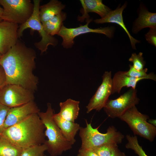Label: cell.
Wrapping results in <instances>:
<instances>
[{
    "instance_id": "obj_13",
    "label": "cell",
    "mask_w": 156,
    "mask_h": 156,
    "mask_svg": "<svg viewBox=\"0 0 156 156\" xmlns=\"http://www.w3.org/2000/svg\"><path fill=\"white\" fill-rule=\"evenodd\" d=\"M18 24L2 21H0V53H6L17 42Z\"/></svg>"
},
{
    "instance_id": "obj_10",
    "label": "cell",
    "mask_w": 156,
    "mask_h": 156,
    "mask_svg": "<svg viewBox=\"0 0 156 156\" xmlns=\"http://www.w3.org/2000/svg\"><path fill=\"white\" fill-rule=\"evenodd\" d=\"M92 21V18L86 20V23L84 25L74 28H68L63 25L57 35L62 39V44L64 48H71L74 45V38L80 35L89 33H95L104 34L110 38L113 34V29L111 27L92 29L88 27L89 23Z\"/></svg>"
},
{
    "instance_id": "obj_4",
    "label": "cell",
    "mask_w": 156,
    "mask_h": 156,
    "mask_svg": "<svg viewBox=\"0 0 156 156\" xmlns=\"http://www.w3.org/2000/svg\"><path fill=\"white\" fill-rule=\"evenodd\" d=\"M86 127H80L79 135L81 140V149H93L102 145L108 144H118L121 143L124 135L113 126L109 127L105 133L98 131L99 127L94 128L91 123L86 120Z\"/></svg>"
},
{
    "instance_id": "obj_22",
    "label": "cell",
    "mask_w": 156,
    "mask_h": 156,
    "mask_svg": "<svg viewBox=\"0 0 156 156\" xmlns=\"http://www.w3.org/2000/svg\"><path fill=\"white\" fill-rule=\"evenodd\" d=\"M22 150L1 135L0 138V156H20Z\"/></svg>"
},
{
    "instance_id": "obj_15",
    "label": "cell",
    "mask_w": 156,
    "mask_h": 156,
    "mask_svg": "<svg viewBox=\"0 0 156 156\" xmlns=\"http://www.w3.org/2000/svg\"><path fill=\"white\" fill-rule=\"evenodd\" d=\"M127 4L125 3L120 8H118L113 11H111L104 17L94 20V22L97 24L112 23L117 24L121 27L127 34L132 48L135 49V44L139 41L133 38L130 34L124 23L122 13L125 8Z\"/></svg>"
},
{
    "instance_id": "obj_3",
    "label": "cell",
    "mask_w": 156,
    "mask_h": 156,
    "mask_svg": "<svg viewBox=\"0 0 156 156\" xmlns=\"http://www.w3.org/2000/svg\"><path fill=\"white\" fill-rule=\"evenodd\" d=\"M47 107L45 112H39L37 113L46 129L44 133L48 140L44 144L47 147V151L51 156L60 155L64 152L70 149L73 145L64 137L54 120V110L51 104L48 103Z\"/></svg>"
},
{
    "instance_id": "obj_7",
    "label": "cell",
    "mask_w": 156,
    "mask_h": 156,
    "mask_svg": "<svg viewBox=\"0 0 156 156\" xmlns=\"http://www.w3.org/2000/svg\"><path fill=\"white\" fill-rule=\"evenodd\" d=\"M3 7V21L22 25L30 18L34 10L30 0H0Z\"/></svg>"
},
{
    "instance_id": "obj_24",
    "label": "cell",
    "mask_w": 156,
    "mask_h": 156,
    "mask_svg": "<svg viewBox=\"0 0 156 156\" xmlns=\"http://www.w3.org/2000/svg\"><path fill=\"white\" fill-rule=\"evenodd\" d=\"M128 142L125 145L127 148L133 150L139 156H148L146 153L141 146L139 144L137 137L127 134L126 136Z\"/></svg>"
},
{
    "instance_id": "obj_30",
    "label": "cell",
    "mask_w": 156,
    "mask_h": 156,
    "mask_svg": "<svg viewBox=\"0 0 156 156\" xmlns=\"http://www.w3.org/2000/svg\"><path fill=\"white\" fill-rule=\"evenodd\" d=\"M77 156H99L92 149H81L79 150Z\"/></svg>"
},
{
    "instance_id": "obj_34",
    "label": "cell",
    "mask_w": 156,
    "mask_h": 156,
    "mask_svg": "<svg viewBox=\"0 0 156 156\" xmlns=\"http://www.w3.org/2000/svg\"><path fill=\"white\" fill-rule=\"evenodd\" d=\"M3 13V8H1L0 6V21H2V15Z\"/></svg>"
},
{
    "instance_id": "obj_12",
    "label": "cell",
    "mask_w": 156,
    "mask_h": 156,
    "mask_svg": "<svg viewBox=\"0 0 156 156\" xmlns=\"http://www.w3.org/2000/svg\"><path fill=\"white\" fill-rule=\"evenodd\" d=\"M39 112L40 110L34 101L20 106L10 108L5 122V129L19 123L31 115Z\"/></svg>"
},
{
    "instance_id": "obj_32",
    "label": "cell",
    "mask_w": 156,
    "mask_h": 156,
    "mask_svg": "<svg viewBox=\"0 0 156 156\" xmlns=\"http://www.w3.org/2000/svg\"><path fill=\"white\" fill-rule=\"evenodd\" d=\"M111 156H127L123 152L121 151L119 149L117 148L113 153Z\"/></svg>"
},
{
    "instance_id": "obj_16",
    "label": "cell",
    "mask_w": 156,
    "mask_h": 156,
    "mask_svg": "<svg viewBox=\"0 0 156 156\" xmlns=\"http://www.w3.org/2000/svg\"><path fill=\"white\" fill-rule=\"evenodd\" d=\"M53 118L64 136L73 145L76 141L75 137L79 131L80 127L79 125L65 120L57 114H54Z\"/></svg>"
},
{
    "instance_id": "obj_29",
    "label": "cell",
    "mask_w": 156,
    "mask_h": 156,
    "mask_svg": "<svg viewBox=\"0 0 156 156\" xmlns=\"http://www.w3.org/2000/svg\"><path fill=\"white\" fill-rule=\"evenodd\" d=\"M146 40L152 45L156 46V28H150L145 35Z\"/></svg>"
},
{
    "instance_id": "obj_18",
    "label": "cell",
    "mask_w": 156,
    "mask_h": 156,
    "mask_svg": "<svg viewBox=\"0 0 156 156\" xmlns=\"http://www.w3.org/2000/svg\"><path fill=\"white\" fill-rule=\"evenodd\" d=\"M65 7V5L57 0H51L48 3L40 6L39 16L42 23L60 13Z\"/></svg>"
},
{
    "instance_id": "obj_36",
    "label": "cell",
    "mask_w": 156,
    "mask_h": 156,
    "mask_svg": "<svg viewBox=\"0 0 156 156\" xmlns=\"http://www.w3.org/2000/svg\"><path fill=\"white\" fill-rule=\"evenodd\" d=\"M1 136V135L0 134V138Z\"/></svg>"
},
{
    "instance_id": "obj_17",
    "label": "cell",
    "mask_w": 156,
    "mask_h": 156,
    "mask_svg": "<svg viewBox=\"0 0 156 156\" xmlns=\"http://www.w3.org/2000/svg\"><path fill=\"white\" fill-rule=\"evenodd\" d=\"M144 79H148L146 77L135 78L126 75L125 71H118L115 73L112 78V94L120 93L122 88L125 87L135 89L138 82Z\"/></svg>"
},
{
    "instance_id": "obj_27",
    "label": "cell",
    "mask_w": 156,
    "mask_h": 156,
    "mask_svg": "<svg viewBox=\"0 0 156 156\" xmlns=\"http://www.w3.org/2000/svg\"><path fill=\"white\" fill-rule=\"evenodd\" d=\"M143 53L140 52L138 54L133 53L129 59V61L132 62V66L135 70L140 71L144 68L145 62L144 60Z\"/></svg>"
},
{
    "instance_id": "obj_14",
    "label": "cell",
    "mask_w": 156,
    "mask_h": 156,
    "mask_svg": "<svg viewBox=\"0 0 156 156\" xmlns=\"http://www.w3.org/2000/svg\"><path fill=\"white\" fill-rule=\"evenodd\" d=\"M80 1L82 7V15L79 16L77 20L81 22L90 18L89 13H95L103 18L111 11L103 3L101 0H81Z\"/></svg>"
},
{
    "instance_id": "obj_6",
    "label": "cell",
    "mask_w": 156,
    "mask_h": 156,
    "mask_svg": "<svg viewBox=\"0 0 156 156\" xmlns=\"http://www.w3.org/2000/svg\"><path fill=\"white\" fill-rule=\"evenodd\" d=\"M40 0H33L34 10L30 18L24 24L20 25L18 31V37L20 38L23 36V31L27 28H30L31 31H38L42 38L40 41L35 42L34 45L39 50L41 54L46 52L49 46H53L57 45V40L53 36L48 34L44 29L39 16L40 6Z\"/></svg>"
},
{
    "instance_id": "obj_23",
    "label": "cell",
    "mask_w": 156,
    "mask_h": 156,
    "mask_svg": "<svg viewBox=\"0 0 156 156\" xmlns=\"http://www.w3.org/2000/svg\"><path fill=\"white\" fill-rule=\"evenodd\" d=\"M47 150V146L44 143L22 149L20 156H44V153Z\"/></svg>"
},
{
    "instance_id": "obj_33",
    "label": "cell",
    "mask_w": 156,
    "mask_h": 156,
    "mask_svg": "<svg viewBox=\"0 0 156 156\" xmlns=\"http://www.w3.org/2000/svg\"><path fill=\"white\" fill-rule=\"evenodd\" d=\"M148 122L150 124L153 125L155 126H156V120L155 119H149Z\"/></svg>"
},
{
    "instance_id": "obj_26",
    "label": "cell",
    "mask_w": 156,
    "mask_h": 156,
    "mask_svg": "<svg viewBox=\"0 0 156 156\" xmlns=\"http://www.w3.org/2000/svg\"><path fill=\"white\" fill-rule=\"evenodd\" d=\"M118 148V144H108L102 145L92 149L99 156H111Z\"/></svg>"
},
{
    "instance_id": "obj_19",
    "label": "cell",
    "mask_w": 156,
    "mask_h": 156,
    "mask_svg": "<svg viewBox=\"0 0 156 156\" xmlns=\"http://www.w3.org/2000/svg\"><path fill=\"white\" fill-rule=\"evenodd\" d=\"M79 101L70 99L60 103V111L57 114L63 119L75 122L78 118L79 107Z\"/></svg>"
},
{
    "instance_id": "obj_21",
    "label": "cell",
    "mask_w": 156,
    "mask_h": 156,
    "mask_svg": "<svg viewBox=\"0 0 156 156\" xmlns=\"http://www.w3.org/2000/svg\"><path fill=\"white\" fill-rule=\"evenodd\" d=\"M67 17L66 13L62 12L49 21L42 23L44 30L49 35L53 36L58 34Z\"/></svg>"
},
{
    "instance_id": "obj_28",
    "label": "cell",
    "mask_w": 156,
    "mask_h": 156,
    "mask_svg": "<svg viewBox=\"0 0 156 156\" xmlns=\"http://www.w3.org/2000/svg\"><path fill=\"white\" fill-rule=\"evenodd\" d=\"M10 108L0 103V134L5 129L4 125L7 114Z\"/></svg>"
},
{
    "instance_id": "obj_1",
    "label": "cell",
    "mask_w": 156,
    "mask_h": 156,
    "mask_svg": "<svg viewBox=\"0 0 156 156\" xmlns=\"http://www.w3.org/2000/svg\"><path fill=\"white\" fill-rule=\"evenodd\" d=\"M36 54L33 48L19 40L0 59L6 84L20 85L34 92L37 90L38 78L34 74Z\"/></svg>"
},
{
    "instance_id": "obj_35",
    "label": "cell",
    "mask_w": 156,
    "mask_h": 156,
    "mask_svg": "<svg viewBox=\"0 0 156 156\" xmlns=\"http://www.w3.org/2000/svg\"><path fill=\"white\" fill-rule=\"evenodd\" d=\"M2 55L0 53V59L1 58V56H2Z\"/></svg>"
},
{
    "instance_id": "obj_37",
    "label": "cell",
    "mask_w": 156,
    "mask_h": 156,
    "mask_svg": "<svg viewBox=\"0 0 156 156\" xmlns=\"http://www.w3.org/2000/svg\"><path fill=\"white\" fill-rule=\"evenodd\" d=\"M44 156H45V155Z\"/></svg>"
},
{
    "instance_id": "obj_9",
    "label": "cell",
    "mask_w": 156,
    "mask_h": 156,
    "mask_svg": "<svg viewBox=\"0 0 156 156\" xmlns=\"http://www.w3.org/2000/svg\"><path fill=\"white\" fill-rule=\"evenodd\" d=\"M136 89L130 88L115 99H108L103 107L104 110L109 117L119 118L128 109L138 104Z\"/></svg>"
},
{
    "instance_id": "obj_11",
    "label": "cell",
    "mask_w": 156,
    "mask_h": 156,
    "mask_svg": "<svg viewBox=\"0 0 156 156\" xmlns=\"http://www.w3.org/2000/svg\"><path fill=\"white\" fill-rule=\"evenodd\" d=\"M102 77L103 80L101 84L86 107L87 113L94 109L100 111L104 107L109 96L112 94V80L111 71H105Z\"/></svg>"
},
{
    "instance_id": "obj_5",
    "label": "cell",
    "mask_w": 156,
    "mask_h": 156,
    "mask_svg": "<svg viewBox=\"0 0 156 156\" xmlns=\"http://www.w3.org/2000/svg\"><path fill=\"white\" fill-rule=\"evenodd\" d=\"M125 122L135 135L152 142L156 135V127L147 121L149 116L143 114L135 106L127 110L119 118Z\"/></svg>"
},
{
    "instance_id": "obj_8",
    "label": "cell",
    "mask_w": 156,
    "mask_h": 156,
    "mask_svg": "<svg viewBox=\"0 0 156 156\" xmlns=\"http://www.w3.org/2000/svg\"><path fill=\"white\" fill-rule=\"evenodd\" d=\"M34 92L20 85L6 84L0 89V103L9 108L34 101Z\"/></svg>"
},
{
    "instance_id": "obj_25",
    "label": "cell",
    "mask_w": 156,
    "mask_h": 156,
    "mask_svg": "<svg viewBox=\"0 0 156 156\" xmlns=\"http://www.w3.org/2000/svg\"><path fill=\"white\" fill-rule=\"evenodd\" d=\"M129 69L128 71H125V73L128 76L135 78L146 77L148 79H150L154 81H156V76L153 73L148 74L147 73L148 70L147 68H144L140 71H138L134 69L132 66L129 65Z\"/></svg>"
},
{
    "instance_id": "obj_20",
    "label": "cell",
    "mask_w": 156,
    "mask_h": 156,
    "mask_svg": "<svg viewBox=\"0 0 156 156\" xmlns=\"http://www.w3.org/2000/svg\"><path fill=\"white\" fill-rule=\"evenodd\" d=\"M146 27L156 28V13L149 12L143 7L135 23L133 31L136 33Z\"/></svg>"
},
{
    "instance_id": "obj_31",
    "label": "cell",
    "mask_w": 156,
    "mask_h": 156,
    "mask_svg": "<svg viewBox=\"0 0 156 156\" xmlns=\"http://www.w3.org/2000/svg\"><path fill=\"white\" fill-rule=\"evenodd\" d=\"M6 78L5 72L0 65V89L6 84Z\"/></svg>"
},
{
    "instance_id": "obj_2",
    "label": "cell",
    "mask_w": 156,
    "mask_h": 156,
    "mask_svg": "<svg viewBox=\"0 0 156 156\" xmlns=\"http://www.w3.org/2000/svg\"><path fill=\"white\" fill-rule=\"evenodd\" d=\"M45 126L37 113L5 129L1 135L19 148L23 149L44 143Z\"/></svg>"
}]
</instances>
